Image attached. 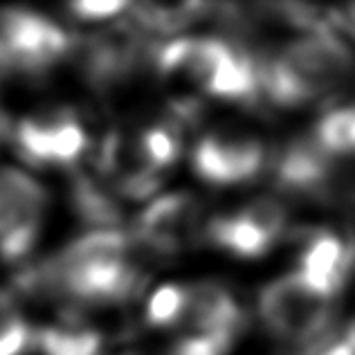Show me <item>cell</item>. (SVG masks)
<instances>
[{"instance_id":"obj_1","label":"cell","mask_w":355,"mask_h":355,"mask_svg":"<svg viewBox=\"0 0 355 355\" xmlns=\"http://www.w3.org/2000/svg\"><path fill=\"white\" fill-rule=\"evenodd\" d=\"M349 70V50L333 34L315 30L282 50L268 70L266 88L277 104L295 106L335 88Z\"/></svg>"},{"instance_id":"obj_2","label":"cell","mask_w":355,"mask_h":355,"mask_svg":"<svg viewBox=\"0 0 355 355\" xmlns=\"http://www.w3.org/2000/svg\"><path fill=\"white\" fill-rule=\"evenodd\" d=\"M157 72L164 79H182L223 99H250L259 77L252 61L216 39H178L157 52Z\"/></svg>"},{"instance_id":"obj_3","label":"cell","mask_w":355,"mask_h":355,"mask_svg":"<svg viewBox=\"0 0 355 355\" xmlns=\"http://www.w3.org/2000/svg\"><path fill=\"white\" fill-rule=\"evenodd\" d=\"M77 50V41L50 18L25 7H0V77L43 74Z\"/></svg>"},{"instance_id":"obj_4","label":"cell","mask_w":355,"mask_h":355,"mask_svg":"<svg viewBox=\"0 0 355 355\" xmlns=\"http://www.w3.org/2000/svg\"><path fill=\"white\" fill-rule=\"evenodd\" d=\"M335 295L338 293H333L331 288L313 282L297 270L263 288L259 311L275 335L299 344L329 329Z\"/></svg>"},{"instance_id":"obj_5","label":"cell","mask_w":355,"mask_h":355,"mask_svg":"<svg viewBox=\"0 0 355 355\" xmlns=\"http://www.w3.org/2000/svg\"><path fill=\"white\" fill-rule=\"evenodd\" d=\"M18 153L34 166H70L88 148V133L77 113L65 106L36 110L14 130Z\"/></svg>"},{"instance_id":"obj_6","label":"cell","mask_w":355,"mask_h":355,"mask_svg":"<svg viewBox=\"0 0 355 355\" xmlns=\"http://www.w3.org/2000/svg\"><path fill=\"white\" fill-rule=\"evenodd\" d=\"M48 193L18 169H0V259L18 261L39 236Z\"/></svg>"},{"instance_id":"obj_7","label":"cell","mask_w":355,"mask_h":355,"mask_svg":"<svg viewBox=\"0 0 355 355\" xmlns=\"http://www.w3.org/2000/svg\"><path fill=\"white\" fill-rule=\"evenodd\" d=\"M142 32L135 23H117L99 30L79 45L81 68L92 86L110 90L133 77L146 52Z\"/></svg>"},{"instance_id":"obj_8","label":"cell","mask_w":355,"mask_h":355,"mask_svg":"<svg viewBox=\"0 0 355 355\" xmlns=\"http://www.w3.org/2000/svg\"><path fill=\"white\" fill-rule=\"evenodd\" d=\"M286 227V209L272 198H259L232 216L216 218L207 227L218 248L243 259L266 254Z\"/></svg>"},{"instance_id":"obj_9","label":"cell","mask_w":355,"mask_h":355,"mask_svg":"<svg viewBox=\"0 0 355 355\" xmlns=\"http://www.w3.org/2000/svg\"><path fill=\"white\" fill-rule=\"evenodd\" d=\"M200 230V205L182 191L155 198L139 214L135 241L155 254L187 248Z\"/></svg>"},{"instance_id":"obj_10","label":"cell","mask_w":355,"mask_h":355,"mask_svg":"<svg viewBox=\"0 0 355 355\" xmlns=\"http://www.w3.org/2000/svg\"><path fill=\"white\" fill-rule=\"evenodd\" d=\"M95 169L110 189L126 198H146L160 184V171L146 160L139 135L119 130L104 137L97 151Z\"/></svg>"},{"instance_id":"obj_11","label":"cell","mask_w":355,"mask_h":355,"mask_svg":"<svg viewBox=\"0 0 355 355\" xmlns=\"http://www.w3.org/2000/svg\"><path fill=\"white\" fill-rule=\"evenodd\" d=\"M263 164V146L259 139L239 133L205 135L193 151V166L202 180L234 184L254 175Z\"/></svg>"},{"instance_id":"obj_12","label":"cell","mask_w":355,"mask_h":355,"mask_svg":"<svg viewBox=\"0 0 355 355\" xmlns=\"http://www.w3.org/2000/svg\"><path fill=\"white\" fill-rule=\"evenodd\" d=\"M241 308L225 288L216 284H198L187 288L182 322L191 333H211L234 340L241 331Z\"/></svg>"},{"instance_id":"obj_13","label":"cell","mask_w":355,"mask_h":355,"mask_svg":"<svg viewBox=\"0 0 355 355\" xmlns=\"http://www.w3.org/2000/svg\"><path fill=\"white\" fill-rule=\"evenodd\" d=\"M353 266L355 248L340 236L331 234V232L315 234L311 243L304 248L302 259H299V272L311 277L317 284L331 288L333 293H340Z\"/></svg>"},{"instance_id":"obj_14","label":"cell","mask_w":355,"mask_h":355,"mask_svg":"<svg viewBox=\"0 0 355 355\" xmlns=\"http://www.w3.org/2000/svg\"><path fill=\"white\" fill-rule=\"evenodd\" d=\"M115 191L95 171H77L70 184V202L77 216L92 230H113L119 223Z\"/></svg>"},{"instance_id":"obj_15","label":"cell","mask_w":355,"mask_h":355,"mask_svg":"<svg viewBox=\"0 0 355 355\" xmlns=\"http://www.w3.org/2000/svg\"><path fill=\"white\" fill-rule=\"evenodd\" d=\"M202 0H133L135 25L144 32H175L200 12Z\"/></svg>"},{"instance_id":"obj_16","label":"cell","mask_w":355,"mask_h":355,"mask_svg":"<svg viewBox=\"0 0 355 355\" xmlns=\"http://www.w3.org/2000/svg\"><path fill=\"white\" fill-rule=\"evenodd\" d=\"M43 355H99L101 338L83 326H52L36 335Z\"/></svg>"},{"instance_id":"obj_17","label":"cell","mask_w":355,"mask_h":355,"mask_svg":"<svg viewBox=\"0 0 355 355\" xmlns=\"http://www.w3.org/2000/svg\"><path fill=\"white\" fill-rule=\"evenodd\" d=\"M315 142L326 155H355V106L326 115L317 126Z\"/></svg>"},{"instance_id":"obj_18","label":"cell","mask_w":355,"mask_h":355,"mask_svg":"<svg viewBox=\"0 0 355 355\" xmlns=\"http://www.w3.org/2000/svg\"><path fill=\"white\" fill-rule=\"evenodd\" d=\"M139 144L157 171H164L180 155V133L173 124H155L139 133Z\"/></svg>"},{"instance_id":"obj_19","label":"cell","mask_w":355,"mask_h":355,"mask_svg":"<svg viewBox=\"0 0 355 355\" xmlns=\"http://www.w3.org/2000/svg\"><path fill=\"white\" fill-rule=\"evenodd\" d=\"M291 355H355V322L342 331L326 329L317 338L299 342Z\"/></svg>"},{"instance_id":"obj_20","label":"cell","mask_w":355,"mask_h":355,"mask_svg":"<svg viewBox=\"0 0 355 355\" xmlns=\"http://www.w3.org/2000/svg\"><path fill=\"white\" fill-rule=\"evenodd\" d=\"M187 304V288L182 286H162L157 291L146 308L148 322L155 326H169L175 322H182Z\"/></svg>"},{"instance_id":"obj_21","label":"cell","mask_w":355,"mask_h":355,"mask_svg":"<svg viewBox=\"0 0 355 355\" xmlns=\"http://www.w3.org/2000/svg\"><path fill=\"white\" fill-rule=\"evenodd\" d=\"M230 338L211 333H189L175 344L173 355H227L232 347Z\"/></svg>"},{"instance_id":"obj_22","label":"cell","mask_w":355,"mask_h":355,"mask_svg":"<svg viewBox=\"0 0 355 355\" xmlns=\"http://www.w3.org/2000/svg\"><path fill=\"white\" fill-rule=\"evenodd\" d=\"M70 12L81 21H104L126 7L133 5V0H70Z\"/></svg>"},{"instance_id":"obj_23","label":"cell","mask_w":355,"mask_h":355,"mask_svg":"<svg viewBox=\"0 0 355 355\" xmlns=\"http://www.w3.org/2000/svg\"><path fill=\"white\" fill-rule=\"evenodd\" d=\"M30 342H32V333L27 329V324L23 322L9 333L0 335V355H21Z\"/></svg>"},{"instance_id":"obj_24","label":"cell","mask_w":355,"mask_h":355,"mask_svg":"<svg viewBox=\"0 0 355 355\" xmlns=\"http://www.w3.org/2000/svg\"><path fill=\"white\" fill-rule=\"evenodd\" d=\"M18 324H23V317H21V311H18L14 295L0 291V335L16 329Z\"/></svg>"},{"instance_id":"obj_25","label":"cell","mask_w":355,"mask_h":355,"mask_svg":"<svg viewBox=\"0 0 355 355\" xmlns=\"http://www.w3.org/2000/svg\"><path fill=\"white\" fill-rule=\"evenodd\" d=\"M351 16H353V23H355V0H353V12H351Z\"/></svg>"}]
</instances>
